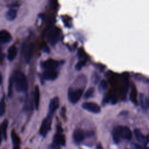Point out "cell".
<instances>
[{
	"mask_svg": "<svg viewBox=\"0 0 149 149\" xmlns=\"http://www.w3.org/2000/svg\"><path fill=\"white\" fill-rule=\"evenodd\" d=\"M112 136L115 143L118 144L123 140H130L132 136V133L128 127L119 125L113 128Z\"/></svg>",
	"mask_w": 149,
	"mask_h": 149,
	"instance_id": "obj_1",
	"label": "cell"
},
{
	"mask_svg": "<svg viewBox=\"0 0 149 149\" xmlns=\"http://www.w3.org/2000/svg\"><path fill=\"white\" fill-rule=\"evenodd\" d=\"M13 83L15 89L17 92L24 93L28 89V81L25 74L20 72L17 71L15 73L13 76Z\"/></svg>",
	"mask_w": 149,
	"mask_h": 149,
	"instance_id": "obj_2",
	"label": "cell"
},
{
	"mask_svg": "<svg viewBox=\"0 0 149 149\" xmlns=\"http://www.w3.org/2000/svg\"><path fill=\"white\" fill-rule=\"evenodd\" d=\"M94 136L93 131H85L81 129H76L72 134L73 141L76 144H80L83 141L88 137H91Z\"/></svg>",
	"mask_w": 149,
	"mask_h": 149,
	"instance_id": "obj_3",
	"label": "cell"
},
{
	"mask_svg": "<svg viewBox=\"0 0 149 149\" xmlns=\"http://www.w3.org/2000/svg\"><path fill=\"white\" fill-rule=\"evenodd\" d=\"M66 140L65 135L63 134V129L60 125L56 126V132L52 139V147L55 148L58 146H65Z\"/></svg>",
	"mask_w": 149,
	"mask_h": 149,
	"instance_id": "obj_4",
	"label": "cell"
},
{
	"mask_svg": "<svg viewBox=\"0 0 149 149\" xmlns=\"http://www.w3.org/2000/svg\"><path fill=\"white\" fill-rule=\"evenodd\" d=\"M53 118V115L47 114V117L43 119L41 122L39 133L41 136L43 137H45L48 133L51 130V124H52V119Z\"/></svg>",
	"mask_w": 149,
	"mask_h": 149,
	"instance_id": "obj_5",
	"label": "cell"
},
{
	"mask_svg": "<svg viewBox=\"0 0 149 149\" xmlns=\"http://www.w3.org/2000/svg\"><path fill=\"white\" fill-rule=\"evenodd\" d=\"M84 88H76L75 89L72 87H69L68 91V97L69 101L72 104H76L81 97L83 93Z\"/></svg>",
	"mask_w": 149,
	"mask_h": 149,
	"instance_id": "obj_6",
	"label": "cell"
},
{
	"mask_svg": "<svg viewBox=\"0 0 149 149\" xmlns=\"http://www.w3.org/2000/svg\"><path fill=\"white\" fill-rule=\"evenodd\" d=\"M48 41L52 45L56 43L60 38V30L57 27H53L51 29L48 36Z\"/></svg>",
	"mask_w": 149,
	"mask_h": 149,
	"instance_id": "obj_7",
	"label": "cell"
},
{
	"mask_svg": "<svg viewBox=\"0 0 149 149\" xmlns=\"http://www.w3.org/2000/svg\"><path fill=\"white\" fill-rule=\"evenodd\" d=\"M81 107L84 109L94 113H98L101 111L100 107L96 103L92 102H84L83 104H82Z\"/></svg>",
	"mask_w": 149,
	"mask_h": 149,
	"instance_id": "obj_8",
	"label": "cell"
},
{
	"mask_svg": "<svg viewBox=\"0 0 149 149\" xmlns=\"http://www.w3.org/2000/svg\"><path fill=\"white\" fill-rule=\"evenodd\" d=\"M59 106V99L58 97H55L52 98L49 102L48 106V114L54 116V113L58 109Z\"/></svg>",
	"mask_w": 149,
	"mask_h": 149,
	"instance_id": "obj_9",
	"label": "cell"
},
{
	"mask_svg": "<svg viewBox=\"0 0 149 149\" xmlns=\"http://www.w3.org/2000/svg\"><path fill=\"white\" fill-rule=\"evenodd\" d=\"M60 62L54 60L48 59L42 63V67L45 70H55L59 65Z\"/></svg>",
	"mask_w": 149,
	"mask_h": 149,
	"instance_id": "obj_10",
	"label": "cell"
},
{
	"mask_svg": "<svg viewBox=\"0 0 149 149\" xmlns=\"http://www.w3.org/2000/svg\"><path fill=\"white\" fill-rule=\"evenodd\" d=\"M33 50H34V45L32 43L29 44L24 50V60L26 63H29L33 54Z\"/></svg>",
	"mask_w": 149,
	"mask_h": 149,
	"instance_id": "obj_11",
	"label": "cell"
},
{
	"mask_svg": "<svg viewBox=\"0 0 149 149\" xmlns=\"http://www.w3.org/2000/svg\"><path fill=\"white\" fill-rule=\"evenodd\" d=\"M43 78L48 80H54L58 77V72L56 70H45L42 74Z\"/></svg>",
	"mask_w": 149,
	"mask_h": 149,
	"instance_id": "obj_12",
	"label": "cell"
},
{
	"mask_svg": "<svg viewBox=\"0 0 149 149\" xmlns=\"http://www.w3.org/2000/svg\"><path fill=\"white\" fill-rule=\"evenodd\" d=\"M33 100H34L35 108L36 110H38L39 105H40V89L38 86H36L34 87V92H33Z\"/></svg>",
	"mask_w": 149,
	"mask_h": 149,
	"instance_id": "obj_13",
	"label": "cell"
},
{
	"mask_svg": "<svg viewBox=\"0 0 149 149\" xmlns=\"http://www.w3.org/2000/svg\"><path fill=\"white\" fill-rule=\"evenodd\" d=\"M0 40L2 44L9 42L12 40V36L8 31L2 30L0 32Z\"/></svg>",
	"mask_w": 149,
	"mask_h": 149,
	"instance_id": "obj_14",
	"label": "cell"
},
{
	"mask_svg": "<svg viewBox=\"0 0 149 149\" xmlns=\"http://www.w3.org/2000/svg\"><path fill=\"white\" fill-rule=\"evenodd\" d=\"M134 136H135L136 140L141 143L146 144L148 141V138L147 137L144 136L142 134V133L140 132V130L137 129H136L134 130Z\"/></svg>",
	"mask_w": 149,
	"mask_h": 149,
	"instance_id": "obj_15",
	"label": "cell"
},
{
	"mask_svg": "<svg viewBox=\"0 0 149 149\" xmlns=\"http://www.w3.org/2000/svg\"><path fill=\"white\" fill-rule=\"evenodd\" d=\"M17 50L16 47L15 45L10 46L8 50V59L10 61H12L13 60H14L17 55Z\"/></svg>",
	"mask_w": 149,
	"mask_h": 149,
	"instance_id": "obj_16",
	"label": "cell"
},
{
	"mask_svg": "<svg viewBox=\"0 0 149 149\" xmlns=\"http://www.w3.org/2000/svg\"><path fill=\"white\" fill-rule=\"evenodd\" d=\"M8 126V121L7 119H4L1 125V139L3 138L4 140H6L7 139V128Z\"/></svg>",
	"mask_w": 149,
	"mask_h": 149,
	"instance_id": "obj_17",
	"label": "cell"
},
{
	"mask_svg": "<svg viewBox=\"0 0 149 149\" xmlns=\"http://www.w3.org/2000/svg\"><path fill=\"white\" fill-rule=\"evenodd\" d=\"M11 139L13 145V149H19L20 139L15 132L13 130L11 132Z\"/></svg>",
	"mask_w": 149,
	"mask_h": 149,
	"instance_id": "obj_18",
	"label": "cell"
},
{
	"mask_svg": "<svg viewBox=\"0 0 149 149\" xmlns=\"http://www.w3.org/2000/svg\"><path fill=\"white\" fill-rule=\"evenodd\" d=\"M17 16V10L14 9H9L5 13V17L8 21H12L15 19Z\"/></svg>",
	"mask_w": 149,
	"mask_h": 149,
	"instance_id": "obj_19",
	"label": "cell"
},
{
	"mask_svg": "<svg viewBox=\"0 0 149 149\" xmlns=\"http://www.w3.org/2000/svg\"><path fill=\"white\" fill-rule=\"evenodd\" d=\"M33 109V105L31 100L29 98H27L25 101L24 105L23 106V110L26 112L31 111Z\"/></svg>",
	"mask_w": 149,
	"mask_h": 149,
	"instance_id": "obj_20",
	"label": "cell"
},
{
	"mask_svg": "<svg viewBox=\"0 0 149 149\" xmlns=\"http://www.w3.org/2000/svg\"><path fill=\"white\" fill-rule=\"evenodd\" d=\"M13 80L12 78H10L9 80V84H8V95L9 98L12 96L13 94Z\"/></svg>",
	"mask_w": 149,
	"mask_h": 149,
	"instance_id": "obj_21",
	"label": "cell"
},
{
	"mask_svg": "<svg viewBox=\"0 0 149 149\" xmlns=\"http://www.w3.org/2000/svg\"><path fill=\"white\" fill-rule=\"evenodd\" d=\"M5 108H6V105H5V97L3 96L1 100V104H0V116H2L5 112Z\"/></svg>",
	"mask_w": 149,
	"mask_h": 149,
	"instance_id": "obj_22",
	"label": "cell"
},
{
	"mask_svg": "<svg viewBox=\"0 0 149 149\" xmlns=\"http://www.w3.org/2000/svg\"><path fill=\"white\" fill-rule=\"evenodd\" d=\"M136 95H137V92H136V88L134 86H132L130 97L131 101L134 103H136Z\"/></svg>",
	"mask_w": 149,
	"mask_h": 149,
	"instance_id": "obj_23",
	"label": "cell"
},
{
	"mask_svg": "<svg viewBox=\"0 0 149 149\" xmlns=\"http://www.w3.org/2000/svg\"><path fill=\"white\" fill-rule=\"evenodd\" d=\"M94 93V88L93 87H90L89 88L86 92L85 93L84 95V97L85 99H88L90 98V97H93V94Z\"/></svg>",
	"mask_w": 149,
	"mask_h": 149,
	"instance_id": "obj_24",
	"label": "cell"
},
{
	"mask_svg": "<svg viewBox=\"0 0 149 149\" xmlns=\"http://www.w3.org/2000/svg\"><path fill=\"white\" fill-rule=\"evenodd\" d=\"M108 87V84L107 82L106 81V80H102V81H101L100 84H99V90L100 91H105Z\"/></svg>",
	"mask_w": 149,
	"mask_h": 149,
	"instance_id": "obj_25",
	"label": "cell"
},
{
	"mask_svg": "<svg viewBox=\"0 0 149 149\" xmlns=\"http://www.w3.org/2000/svg\"><path fill=\"white\" fill-rule=\"evenodd\" d=\"M84 64H85L84 61H80L76 65V69L77 70H80L81 69V68L84 65Z\"/></svg>",
	"mask_w": 149,
	"mask_h": 149,
	"instance_id": "obj_26",
	"label": "cell"
},
{
	"mask_svg": "<svg viewBox=\"0 0 149 149\" xmlns=\"http://www.w3.org/2000/svg\"><path fill=\"white\" fill-rule=\"evenodd\" d=\"M65 113H66V108L65 107H63L61 109V112H60V115L63 118H65Z\"/></svg>",
	"mask_w": 149,
	"mask_h": 149,
	"instance_id": "obj_27",
	"label": "cell"
},
{
	"mask_svg": "<svg viewBox=\"0 0 149 149\" xmlns=\"http://www.w3.org/2000/svg\"><path fill=\"white\" fill-rule=\"evenodd\" d=\"M42 50L45 52H47V53H49V49L48 48V47L45 45H44L43 47H42Z\"/></svg>",
	"mask_w": 149,
	"mask_h": 149,
	"instance_id": "obj_28",
	"label": "cell"
},
{
	"mask_svg": "<svg viewBox=\"0 0 149 149\" xmlns=\"http://www.w3.org/2000/svg\"><path fill=\"white\" fill-rule=\"evenodd\" d=\"M134 149H143V147H141V146L135 145V146H134Z\"/></svg>",
	"mask_w": 149,
	"mask_h": 149,
	"instance_id": "obj_29",
	"label": "cell"
},
{
	"mask_svg": "<svg viewBox=\"0 0 149 149\" xmlns=\"http://www.w3.org/2000/svg\"><path fill=\"white\" fill-rule=\"evenodd\" d=\"M97 149H103V148H102V146L101 145L100 143H99L98 144H97Z\"/></svg>",
	"mask_w": 149,
	"mask_h": 149,
	"instance_id": "obj_30",
	"label": "cell"
},
{
	"mask_svg": "<svg viewBox=\"0 0 149 149\" xmlns=\"http://www.w3.org/2000/svg\"><path fill=\"white\" fill-rule=\"evenodd\" d=\"M148 105H149V100H148Z\"/></svg>",
	"mask_w": 149,
	"mask_h": 149,
	"instance_id": "obj_31",
	"label": "cell"
},
{
	"mask_svg": "<svg viewBox=\"0 0 149 149\" xmlns=\"http://www.w3.org/2000/svg\"><path fill=\"white\" fill-rule=\"evenodd\" d=\"M126 149H128V148H126Z\"/></svg>",
	"mask_w": 149,
	"mask_h": 149,
	"instance_id": "obj_32",
	"label": "cell"
},
{
	"mask_svg": "<svg viewBox=\"0 0 149 149\" xmlns=\"http://www.w3.org/2000/svg\"><path fill=\"white\" fill-rule=\"evenodd\" d=\"M148 149H149V148H148Z\"/></svg>",
	"mask_w": 149,
	"mask_h": 149,
	"instance_id": "obj_33",
	"label": "cell"
}]
</instances>
